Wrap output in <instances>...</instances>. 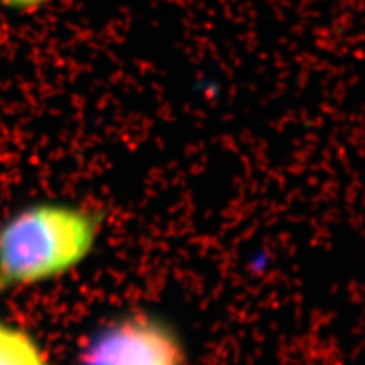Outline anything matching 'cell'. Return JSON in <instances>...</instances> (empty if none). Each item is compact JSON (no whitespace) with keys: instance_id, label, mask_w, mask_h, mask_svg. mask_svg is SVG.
I'll return each mask as SVG.
<instances>
[{"instance_id":"obj_1","label":"cell","mask_w":365,"mask_h":365,"mask_svg":"<svg viewBox=\"0 0 365 365\" xmlns=\"http://www.w3.org/2000/svg\"><path fill=\"white\" fill-rule=\"evenodd\" d=\"M101 216L84 207L43 204L23 210L0 232V288L53 279L91 253Z\"/></svg>"},{"instance_id":"obj_2","label":"cell","mask_w":365,"mask_h":365,"mask_svg":"<svg viewBox=\"0 0 365 365\" xmlns=\"http://www.w3.org/2000/svg\"><path fill=\"white\" fill-rule=\"evenodd\" d=\"M81 365H186V351L165 319L131 314L114 319L86 342Z\"/></svg>"},{"instance_id":"obj_3","label":"cell","mask_w":365,"mask_h":365,"mask_svg":"<svg viewBox=\"0 0 365 365\" xmlns=\"http://www.w3.org/2000/svg\"><path fill=\"white\" fill-rule=\"evenodd\" d=\"M0 365H48V362L28 335L0 326Z\"/></svg>"},{"instance_id":"obj_4","label":"cell","mask_w":365,"mask_h":365,"mask_svg":"<svg viewBox=\"0 0 365 365\" xmlns=\"http://www.w3.org/2000/svg\"><path fill=\"white\" fill-rule=\"evenodd\" d=\"M0 2L8 5V6H16V8H28V6H36L44 0H0Z\"/></svg>"}]
</instances>
